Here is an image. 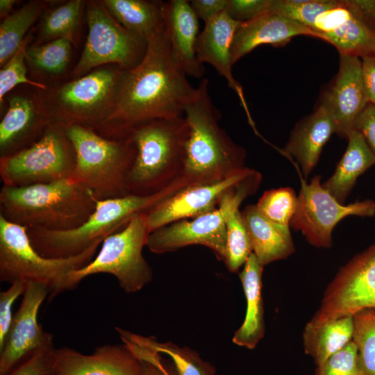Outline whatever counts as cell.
Returning <instances> with one entry per match:
<instances>
[{
  "label": "cell",
  "mask_w": 375,
  "mask_h": 375,
  "mask_svg": "<svg viewBox=\"0 0 375 375\" xmlns=\"http://www.w3.org/2000/svg\"><path fill=\"white\" fill-rule=\"evenodd\" d=\"M147 42L141 62L123 71L113 113L99 132L104 137H123L132 127L152 119L183 117L195 94L197 88L172 57L165 27Z\"/></svg>",
  "instance_id": "obj_1"
},
{
  "label": "cell",
  "mask_w": 375,
  "mask_h": 375,
  "mask_svg": "<svg viewBox=\"0 0 375 375\" xmlns=\"http://www.w3.org/2000/svg\"><path fill=\"white\" fill-rule=\"evenodd\" d=\"M190 132L181 179L187 186L218 181L244 169L247 152L219 126L209 81L201 80L184 111Z\"/></svg>",
  "instance_id": "obj_2"
},
{
  "label": "cell",
  "mask_w": 375,
  "mask_h": 375,
  "mask_svg": "<svg viewBox=\"0 0 375 375\" xmlns=\"http://www.w3.org/2000/svg\"><path fill=\"white\" fill-rule=\"evenodd\" d=\"M97 201L90 190L72 177L24 187L3 185L0 215L27 228L68 230L89 218Z\"/></svg>",
  "instance_id": "obj_3"
},
{
  "label": "cell",
  "mask_w": 375,
  "mask_h": 375,
  "mask_svg": "<svg viewBox=\"0 0 375 375\" xmlns=\"http://www.w3.org/2000/svg\"><path fill=\"white\" fill-rule=\"evenodd\" d=\"M189 132L184 116L152 119L128 131L136 147L127 179L129 194H157L181 178Z\"/></svg>",
  "instance_id": "obj_4"
},
{
  "label": "cell",
  "mask_w": 375,
  "mask_h": 375,
  "mask_svg": "<svg viewBox=\"0 0 375 375\" xmlns=\"http://www.w3.org/2000/svg\"><path fill=\"white\" fill-rule=\"evenodd\" d=\"M179 179L151 195L128 194L98 200L92 214L81 226L68 230L27 228L34 249L42 256L61 258L81 254L90 246L122 229L133 216L147 212L162 200L185 188Z\"/></svg>",
  "instance_id": "obj_5"
},
{
  "label": "cell",
  "mask_w": 375,
  "mask_h": 375,
  "mask_svg": "<svg viewBox=\"0 0 375 375\" xmlns=\"http://www.w3.org/2000/svg\"><path fill=\"white\" fill-rule=\"evenodd\" d=\"M65 128L76 153L72 178L98 200L128 195L127 179L136 156L130 135L108 138L79 124Z\"/></svg>",
  "instance_id": "obj_6"
},
{
  "label": "cell",
  "mask_w": 375,
  "mask_h": 375,
  "mask_svg": "<svg viewBox=\"0 0 375 375\" xmlns=\"http://www.w3.org/2000/svg\"><path fill=\"white\" fill-rule=\"evenodd\" d=\"M99 241L81 254L61 258L40 255L33 247L27 228L0 215V280L10 284L17 281L42 283L49 290L48 299L68 290V278L95 256Z\"/></svg>",
  "instance_id": "obj_7"
},
{
  "label": "cell",
  "mask_w": 375,
  "mask_h": 375,
  "mask_svg": "<svg viewBox=\"0 0 375 375\" xmlns=\"http://www.w3.org/2000/svg\"><path fill=\"white\" fill-rule=\"evenodd\" d=\"M123 71L117 65L100 67L51 89L43 101L53 122L100 132L113 113Z\"/></svg>",
  "instance_id": "obj_8"
},
{
  "label": "cell",
  "mask_w": 375,
  "mask_h": 375,
  "mask_svg": "<svg viewBox=\"0 0 375 375\" xmlns=\"http://www.w3.org/2000/svg\"><path fill=\"white\" fill-rule=\"evenodd\" d=\"M149 233L146 212L133 216L122 229L103 240L89 263L70 274L68 290L75 289L85 278L101 273L114 276L126 293L142 290L153 278V270L142 254Z\"/></svg>",
  "instance_id": "obj_9"
},
{
  "label": "cell",
  "mask_w": 375,
  "mask_h": 375,
  "mask_svg": "<svg viewBox=\"0 0 375 375\" xmlns=\"http://www.w3.org/2000/svg\"><path fill=\"white\" fill-rule=\"evenodd\" d=\"M76 153L64 126L53 122L31 146L0 157L3 185L24 187L72 177Z\"/></svg>",
  "instance_id": "obj_10"
},
{
  "label": "cell",
  "mask_w": 375,
  "mask_h": 375,
  "mask_svg": "<svg viewBox=\"0 0 375 375\" xmlns=\"http://www.w3.org/2000/svg\"><path fill=\"white\" fill-rule=\"evenodd\" d=\"M86 19L88 34L72 77L79 78L103 65L111 64L127 70L141 62L147 50V40L122 26L101 1L86 3Z\"/></svg>",
  "instance_id": "obj_11"
},
{
  "label": "cell",
  "mask_w": 375,
  "mask_h": 375,
  "mask_svg": "<svg viewBox=\"0 0 375 375\" xmlns=\"http://www.w3.org/2000/svg\"><path fill=\"white\" fill-rule=\"evenodd\" d=\"M321 178L320 175H317L310 183L302 180L297 209L290 226L300 231L310 244L329 248L337 224L351 215L374 216L375 201L365 199L347 205L341 203L323 187Z\"/></svg>",
  "instance_id": "obj_12"
},
{
  "label": "cell",
  "mask_w": 375,
  "mask_h": 375,
  "mask_svg": "<svg viewBox=\"0 0 375 375\" xmlns=\"http://www.w3.org/2000/svg\"><path fill=\"white\" fill-rule=\"evenodd\" d=\"M366 308H375V242L339 269L310 321L353 317Z\"/></svg>",
  "instance_id": "obj_13"
},
{
  "label": "cell",
  "mask_w": 375,
  "mask_h": 375,
  "mask_svg": "<svg viewBox=\"0 0 375 375\" xmlns=\"http://www.w3.org/2000/svg\"><path fill=\"white\" fill-rule=\"evenodd\" d=\"M261 174L245 167L221 181L186 186L146 212L149 233L179 220L194 218L219 206L230 191Z\"/></svg>",
  "instance_id": "obj_14"
},
{
  "label": "cell",
  "mask_w": 375,
  "mask_h": 375,
  "mask_svg": "<svg viewBox=\"0 0 375 375\" xmlns=\"http://www.w3.org/2000/svg\"><path fill=\"white\" fill-rule=\"evenodd\" d=\"M48 297L46 285L35 282L26 284L20 306L0 350V375H7L37 351L54 347L53 334L44 331L38 319L39 310Z\"/></svg>",
  "instance_id": "obj_15"
},
{
  "label": "cell",
  "mask_w": 375,
  "mask_h": 375,
  "mask_svg": "<svg viewBox=\"0 0 375 375\" xmlns=\"http://www.w3.org/2000/svg\"><path fill=\"white\" fill-rule=\"evenodd\" d=\"M200 244L211 249L219 260L226 256V229L220 209L194 218L174 222L151 232L146 247L161 254L186 246Z\"/></svg>",
  "instance_id": "obj_16"
},
{
  "label": "cell",
  "mask_w": 375,
  "mask_h": 375,
  "mask_svg": "<svg viewBox=\"0 0 375 375\" xmlns=\"http://www.w3.org/2000/svg\"><path fill=\"white\" fill-rule=\"evenodd\" d=\"M333 117L336 133L347 138L369 103L362 76L361 58L340 54L338 72L321 102Z\"/></svg>",
  "instance_id": "obj_17"
},
{
  "label": "cell",
  "mask_w": 375,
  "mask_h": 375,
  "mask_svg": "<svg viewBox=\"0 0 375 375\" xmlns=\"http://www.w3.org/2000/svg\"><path fill=\"white\" fill-rule=\"evenodd\" d=\"M59 375H143L141 360L125 344H105L91 354L69 347L55 349Z\"/></svg>",
  "instance_id": "obj_18"
},
{
  "label": "cell",
  "mask_w": 375,
  "mask_h": 375,
  "mask_svg": "<svg viewBox=\"0 0 375 375\" xmlns=\"http://www.w3.org/2000/svg\"><path fill=\"white\" fill-rule=\"evenodd\" d=\"M0 122V156H8L35 142L53 123L44 101L12 95Z\"/></svg>",
  "instance_id": "obj_19"
},
{
  "label": "cell",
  "mask_w": 375,
  "mask_h": 375,
  "mask_svg": "<svg viewBox=\"0 0 375 375\" xmlns=\"http://www.w3.org/2000/svg\"><path fill=\"white\" fill-rule=\"evenodd\" d=\"M163 22L172 57L187 75L201 78L205 68L197 58L196 44L199 36V18L190 1L164 2Z\"/></svg>",
  "instance_id": "obj_20"
},
{
  "label": "cell",
  "mask_w": 375,
  "mask_h": 375,
  "mask_svg": "<svg viewBox=\"0 0 375 375\" xmlns=\"http://www.w3.org/2000/svg\"><path fill=\"white\" fill-rule=\"evenodd\" d=\"M241 23L231 17L226 10L222 12L205 24L203 30L197 38L196 53L198 60L202 64H210L226 79L228 87L238 94L249 122L254 128L242 88L232 72L231 46Z\"/></svg>",
  "instance_id": "obj_21"
},
{
  "label": "cell",
  "mask_w": 375,
  "mask_h": 375,
  "mask_svg": "<svg viewBox=\"0 0 375 375\" xmlns=\"http://www.w3.org/2000/svg\"><path fill=\"white\" fill-rule=\"evenodd\" d=\"M298 35L315 37L308 28L285 16L269 11L239 26L231 46L233 65L262 44L283 47Z\"/></svg>",
  "instance_id": "obj_22"
},
{
  "label": "cell",
  "mask_w": 375,
  "mask_h": 375,
  "mask_svg": "<svg viewBox=\"0 0 375 375\" xmlns=\"http://www.w3.org/2000/svg\"><path fill=\"white\" fill-rule=\"evenodd\" d=\"M335 133L334 119L322 103L294 128L284 152L295 158L305 178L317 165L324 144Z\"/></svg>",
  "instance_id": "obj_23"
},
{
  "label": "cell",
  "mask_w": 375,
  "mask_h": 375,
  "mask_svg": "<svg viewBox=\"0 0 375 375\" xmlns=\"http://www.w3.org/2000/svg\"><path fill=\"white\" fill-rule=\"evenodd\" d=\"M260 181L255 178L228 192L218 208L226 229V256L224 263L231 272H237L253 253L251 240L239 207L258 190Z\"/></svg>",
  "instance_id": "obj_24"
},
{
  "label": "cell",
  "mask_w": 375,
  "mask_h": 375,
  "mask_svg": "<svg viewBox=\"0 0 375 375\" xmlns=\"http://www.w3.org/2000/svg\"><path fill=\"white\" fill-rule=\"evenodd\" d=\"M242 215L253 253L262 265L285 259L294 252L290 227L267 219L258 211L256 204L247 206L242 210Z\"/></svg>",
  "instance_id": "obj_25"
},
{
  "label": "cell",
  "mask_w": 375,
  "mask_h": 375,
  "mask_svg": "<svg viewBox=\"0 0 375 375\" xmlns=\"http://www.w3.org/2000/svg\"><path fill=\"white\" fill-rule=\"evenodd\" d=\"M263 265L253 253H251L239 274L247 301V310L242 324L235 332L234 344L254 349L265 333L262 298Z\"/></svg>",
  "instance_id": "obj_26"
},
{
  "label": "cell",
  "mask_w": 375,
  "mask_h": 375,
  "mask_svg": "<svg viewBox=\"0 0 375 375\" xmlns=\"http://www.w3.org/2000/svg\"><path fill=\"white\" fill-rule=\"evenodd\" d=\"M348 144L334 173L323 187L340 203H344L358 178L375 165V155L357 129L347 136Z\"/></svg>",
  "instance_id": "obj_27"
},
{
  "label": "cell",
  "mask_w": 375,
  "mask_h": 375,
  "mask_svg": "<svg viewBox=\"0 0 375 375\" xmlns=\"http://www.w3.org/2000/svg\"><path fill=\"white\" fill-rule=\"evenodd\" d=\"M353 332V317L322 322L309 321L303 333L304 351L318 366L351 341Z\"/></svg>",
  "instance_id": "obj_28"
},
{
  "label": "cell",
  "mask_w": 375,
  "mask_h": 375,
  "mask_svg": "<svg viewBox=\"0 0 375 375\" xmlns=\"http://www.w3.org/2000/svg\"><path fill=\"white\" fill-rule=\"evenodd\" d=\"M108 12L122 26L147 40L164 26L162 1L103 0Z\"/></svg>",
  "instance_id": "obj_29"
},
{
  "label": "cell",
  "mask_w": 375,
  "mask_h": 375,
  "mask_svg": "<svg viewBox=\"0 0 375 375\" xmlns=\"http://www.w3.org/2000/svg\"><path fill=\"white\" fill-rule=\"evenodd\" d=\"M49 4V1H30L3 19L0 24L1 67L19 49L26 33Z\"/></svg>",
  "instance_id": "obj_30"
},
{
  "label": "cell",
  "mask_w": 375,
  "mask_h": 375,
  "mask_svg": "<svg viewBox=\"0 0 375 375\" xmlns=\"http://www.w3.org/2000/svg\"><path fill=\"white\" fill-rule=\"evenodd\" d=\"M352 11L353 15L350 19L334 31L321 35L319 38L333 45L340 54L359 57L373 54L375 32Z\"/></svg>",
  "instance_id": "obj_31"
},
{
  "label": "cell",
  "mask_w": 375,
  "mask_h": 375,
  "mask_svg": "<svg viewBox=\"0 0 375 375\" xmlns=\"http://www.w3.org/2000/svg\"><path fill=\"white\" fill-rule=\"evenodd\" d=\"M85 4L83 0H70L56 8L46 9L40 23L38 40L34 44L57 39H66L74 44V32Z\"/></svg>",
  "instance_id": "obj_32"
},
{
  "label": "cell",
  "mask_w": 375,
  "mask_h": 375,
  "mask_svg": "<svg viewBox=\"0 0 375 375\" xmlns=\"http://www.w3.org/2000/svg\"><path fill=\"white\" fill-rule=\"evenodd\" d=\"M135 335L143 345L168 356L172 362L176 375H216L215 367L202 360L195 351L188 347H180L171 342H161L153 338Z\"/></svg>",
  "instance_id": "obj_33"
},
{
  "label": "cell",
  "mask_w": 375,
  "mask_h": 375,
  "mask_svg": "<svg viewBox=\"0 0 375 375\" xmlns=\"http://www.w3.org/2000/svg\"><path fill=\"white\" fill-rule=\"evenodd\" d=\"M72 44L66 39H57L39 45H28L26 61L35 72L61 74L69 62Z\"/></svg>",
  "instance_id": "obj_34"
},
{
  "label": "cell",
  "mask_w": 375,
  "mask_h": 375,
  "mask_svg": "<svg viewBox=\"0 0 375 375\" xmlns=\"http://www.w3.org/2000/svg\"><path fill=\"white\" fill-rule=\"evenodd\" d=\"M352 340L358 351L362 375H375V308H366L353 315Z\"/></svg>",
  "instance_id": "obj_35"
},
{
  "label": "cell",
  "mask_w": 375,
  "mask_h": 375,
  "mask_svg": "<svg viewBox=\"0 0 375 375\" xmlns=\"http://www.w3.org/2000/svg\"><path fill=\"white\" fill-rule=\"evenodd\" d=\"M298 197L290 187H281L264 192L256 206L269 221L281 226L290 227L295 213Z\"/></svg>",
  "instance_id": "obj_36"
},
{
  "label": "cell",
  "mask_w": 375,
  "mask_h": 375,
  "mask_svg": "<svg viewBox=\"0 0 375 375\" xmlns=\"http://www.w3.org/2000/svg\"><path fill=\"white\" fill-rule=\"evenodd\" d=\"M336 3L337 0H272L270 11L310 29L316 17Z\"/></svg>",
  "instance_id": "obj_37"
},
{
  "label": "cell",
  "mask_w": 375,
  "mask_h": 375,
  "mask_svg": "<svg viewBox=\"0 0 375 375\" xmlns=\"http://www.w3.org/2000/svg\"><path fill=\"white\" fill-rule=\"evenodd\" d=\"M31 35L28 34L16 53L0 70V104L4 103L6 94L21 83H27L45 90L47 86L42 83L31 81L27 77L26 49Z\"/></svg>",
  "instance_id": "obj_38"
},
{
  "label": "cell",
  "mask_w": 375,
  "mask_h": 375,
  "mask_svg": "<svg viewBox=\"0 0 375 375\" xmlns=\"http://www.w3.org/2000/svg\"><path fill=\"white\" fill-rule=\"evenodd\" d=\"M359 373L361 372L358 366V347L351 340L318 365L315 375H356Z\"/></svg>",
  "instance_id": "obj_39"
},
{
  "label": "cell",
  "mask_w": 375,
  "mask_h": 375,
  "mask_svg": "<svg viewBox=\"0 0 375 375\" xmlns=\"http://www.w3.org/2000/svg\"><path fill=\"white\" fill-rule=\"evenodd\" d=\"M123 342L141 360L143 375H176L174 367H169L160 353L143 345L133 333L126 335Z\"/></svg>",
  "instance_id": "obj_40"
},
{
  "label": "cell",
  "mask_w": 375,
  "mask_h": 375,
  "mask_svg": "<svg viewBox=\"0 0 375 375\" xmlns=\"http://www.w3.org/2000/svg\"><path fill=\"white\" fill-rule=\"evenodd\" d=\"M55 349L50 347L37 351L7 375H59L54 363Z\"/></svg>",
  "instance_id": "obj_41"
},
{
  "label": "cell",
  "mask_w": 375,
  "mask_h": 375,
  "mask_svg": "<svg viewBox=\"0 0 375 375\" xmlns=\"http://www.w3.org/2000/svg\"><path fill=\"white\" fill-rule=\"evenodd\" d=\"M26 283L17 281L0 292V350L2 349L9 333L13 316L12 306L20 295H23Z\"/></svg>",
  "instance_id": "obj_42"
},
{
  "label": "cell",
  "mask_w": 375,
  "mask_h": 375,
  "mask_svg": "<svg viewBox=\"0 0 375 375\" xmlns=\"http://www.w3.org/2000/svg\"><path fill=\"white\" fill-rule=\"evenodd\" d=\"M272 0H228L226 9L233 19L243 22L270 11Z\"/></svg>",
  "instance_id": "obj_43"
},
{
  "label": "cell",
  "mask_w": 375,
  "mask_h": 375,
  "mask_svg": "<svg viewBox=\"0 0 375 375\" xmlns=\"http://www.w3.org/2000/svg\"><path fill=\"white\" fill-rule=\"evenodd\" d=\"M355 129L362 133L375 155V105L367 104L358 117L355 124Z\"/></svg>",
  "instance_id": "obj_44"
},
{
  "label": "cell",
  "mask_w": 375,
  "mask_h": 375,
  "mask_svg": "<svg viewBox=\"0 0 375 375\" xmlns=\"http://www.w3.org/2000/svg\"><path fill=\"white\" fill-rule=\"evenodd\" d=\"M190 3L198 18L206 24L226 10L228 0H192Z\"/></svg>",
  "instance_id": "obj_45"
},
{
  "label": "cell",
  "mask_w": 375,
  "mask_h": 375,
  "mask_svg": "<svg viewBox=\"0 0 375 375\" xmlns=\"http://www.w3.org/2000/svg\"><path fill=\"white\" fill-rule=\"evenodd\" d=\"M362 76L366 96L369 103L375 105V55L363 56Z\"/></svg>",
  "instance_id": "obj_46"
},
{
  "label": "cell",
  "mask_w": 375,
  "mask_h": 375,
  "mask_svg": "<svg viewBox=\"0 0 375 375\" xmlns=\"http://www.w3.org/2000/svg\"><path fill=\"white\" fill-rule=\"evenodd\" d=\"M352 10L375 32V0H346Z\"/></svg>",
  "instance_id": "obj_47"
},
{
  "label": "cell",
  "mask_w": 375,
  "mask_h": 375,
  "mask_svg": "<svg viewBox=\"0 0 375 375\" xmlns=\"http://www.w3.org/2000/svg\"><path fill=\"white\" fill-rule=\"evenodd\" d=\"M15 0H1L0 1V15L1 18H5L10 14L13 6L16 3Z\"/></svg>",
  "instance_id": "obj_48"
},
{
  "label": "cell",
  "mask_w": 375,
  "mask_h": 375,
  "mask_svg": "<svg viewBox=\"0 0 375 375\" xmlns=\"http://www.w3.org/2000/svg\"><path fill=\"white\" fill-rule=\"evenodd\" d=\"M356 375H362V374H361V373H359V374H356Z\"/></svg>",
  "instance_id": "obj_49"
},
{
  "label": "cell",
  "mask_w": 375,
  "mask_h": 375,
  "mask_svg": "<svg viewBox=\"0 0 375 375\" xmlns=\"http://www.w3.org/2000/svg\"><path fill=\"white\" fill-rule=\"evenodd\" d=\"M373 55H375V49H374V53H373Z\"/></svg>",
  "instance_id": "obj_50"
}]
</instances>
